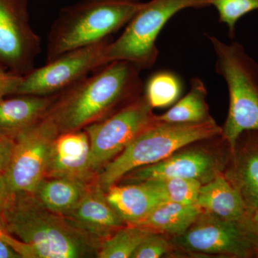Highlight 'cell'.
<instances>
[{
	"label": "cell",
	"instance_id": "obj_1",
	"mask_svg": "<svg viewBox=\"0 0 258 258\" xmlns=\"http://www.w3.org/2000/svg\"><path fill=\"white\" fill-rule=\"evenodd\" d=\"M140 73L126 61H112L56 95L44 117L60 134L105 119L143 95Z\"/></svg>",
	"mask_w": 258,
	"mask_h": 258
},
{
	"label": "cell",
	"instance_id": "obj_2",
	"mask_svg": "<svg viewBox=\"0 0 258 258\" xmlns=\"http://www.w3.org/2000/svg\"><path fill=\"white\" fill-rule=\"evenodd\" d=\"M0 215L8 232L30 246L35 258L97 257L101 241L43 208L32 195L13 194Z\"/></svg>",
	"mask_w": 258,
	"mask_h": 258
},
{
	"label": "cell",
	"instance_id": "obj_3",
	"mask_svg": "<svg viewBox=\"0 0 258 258\" xmlns=\"http://www.w3.org/2000/svg\"><path fill=\"white\" fill-rule=\"evenodd\" d=\"M141 0H79L61 9L51 26L46 62L111 37L143 5Z\"/></svg>",
	"mask_w": 258,
	"mask_h": 258
},
{
	"label": "cell",
	"instance_id": "obj_4",
	"mask_svg": "<svg viewBox=\"0 0 258 258\" xmlns=\"http://www.w3.org/2000/svg\"><path fill=\"white\" fill-rule=\"evenodd\" d=\"M221 134L222 127L214 119L198 123H166L157 119L102 168L96 185L106 191L131 171L156 164L186 146Z\"/></svg>",
	"mask_w": 258,
	"mask_h": 258
},
{
	"label": "cell",
	"instance_id": "obj_5",
	"mask_svg": "<svg viewBox=\"0 0 258 258\" xmlns=\"http://www.w3.org/2000/svg\"><path fill=\"white\" fill-rule=\"evenodd\" d=\"M208 37L216 56V72L228 89V113L221 137L232 152L241 134L258 132V64L239 42Z\"/></svg>",
	"mask_w": 258,
	"mask_h": 258
},
{
	"label": "cell",
	"instance_id": "obj_6",
	"mask_svg": "<svg viewBox=\"0 0 258 258\" xmlns=\"http://www.w3.org/2000/svg\"><path fill=\"white\" fill-rule=\"evenodd\" d=\"M210 6V0H151L144 3L120 36L110 42L106 56L110 62L123 60L141 71L157 62V40L161 30L176 13L189 8Z\"/></svg>",
	"mask_w": 258,
	"mask_h": 258
},
{
	"label": "cell",
	"instance_id": "obj_7",
	"mask_svg": "<svg viewBox=\"0 0 258 258\" xmlns=\"http://www.w3.org/2000/svg\"><path fill=\"white\" fill-rule=\"evenodd\" d=\"M188 253L247 258L257 255L258 240L252 220H226L203 211L184 232L171 240Z\"/></svg>",
	"mask_w": 258,
	"mask_h": 258
},
{
	"label": "cell",
	"instance_id": "obj_8",
	"mask_svg": "<svg viewBox=\"0 0 258 258\" xmlns=\"http://www.w3.org/2000/svg\"><path fill=\"white\" fill-rule=\"evenodd\" d=\"M109 37L101 41L68 51L45 66L23 76L15 95L51 96L58 94L91 73L109 63L106 56Z\"/></svg>",
	"mask_w": 258,
	"mask_h": 258
},
{
	"label": "cell",
	"instance_id": "obj_9",
	"mask_svg": "<svg viewBox=\"0 0 258 258\" xmlns=\"http://www.w3.org/2000/svg\"><path fill=\"white\" fill-rule=\"evenodd\" d=\"M157 115L143 95L132 104L85 128L90 140L88 169H102L128 147L139 134L157 121Z\"/></svg>",
	"mask_w": 258,
	"mask_h": 258
},
{
	"label": "cell",
	"instance_id": "obj_10",
	"mask_svg": "<svg viewBox=\"0 0 258 258\" xmlns=\"http://www.w3.org/2000/svg\"><path fill=\"white\" fill-rule=\"evenodd\" d=\"M59 134L55 125L43 117L15 139L4 176L5 184L11 195H32L46 177L51 147Z\"/></svg>",
	"mask_w": 258,
	"mask_h": 258
},
{
	"label": "cell",
	"instance_id": "obj_11",
	"mask_svg": "<svg viewBox=\"0 0 258 258\" xmlns=\"http://www.w3.org/2000/svg\"><path fill=\"white\" fill-rule=\"evenodd\" d=\"M41 40L30 25L29 0H0V64L23 76L35 69Z\"/></svg>",
	"mask_w": 258,
	"mask_h": 258
},
{
	"label": "cell",
	"instance_id": "obj_12",
	"mask_svg": "<svg viewBox=\"0 0 258 258\" xmlns=\"http://www.w3.org/2000/svg\"><path fill=\"white\" fill-rule=\"evenodd\" d=\"M180 149L164 160L131 171L120 181L123 184L142 182L164 178H184L206 184L223 174L230 161L227 153L208 147H190Z\"/></svg>",
	"mask_w": 258,
	"mask_h": 258
},
{
	"label": "cell",
	"instance_id": "obj_13",
	"mask_svg": "<svg viewBox=\"0 0 258 258\" xmlns=\"http://www.w3.org/2000/svg\"><path fill=\"white\" fill-rule=\"evenodd\" d=\"M223 174L252 215L258 209V132L241 134Z\"/></svg>",
	"mask_w": 258,
	"mask_h": 258
},
{
	"label": "cell",
	"instance_id": "obj_14",
	"mask_svg": "<svg viewBox=\"0 0 258 258\" xmlns=\"http://www.w3.org/2000/svg\"><path fill=\"white\" fill-rule=\"evenodd\" d=\"M66 217L101 242L127 225L108 203L106 191L98 185L88 188L81 202Z\"/></svg>",
	"mask_w": 258,
	"mask_h": 258
},
{
	"label": "cell",
	"instance_id": "obj_15",
	"mask_svg": "<svg viewBox=\"0 0 258 258\" xmlns=\"http://www.w3.org/2000/svg\"><path fill=\"white\" fill-rule=\"evenodd\" d=\"M89 154L90 140L86 131L59 134L51 147L46 177L87 181L92 176L88 166Z\"/></svg>",
	"mask_w": 258,
	"mask_h": 258
},
{
	"label": "cell",
	"instance_id": "obj_16",
	"mask_svg": "<svg viewBox=\"0 0 258 258\" xmlns=\"http://www.w3.org/2000/svg\"><path fill=\"white\" fill-rule=\"evenodd\" d=\"M55 96L15 95L0 98V135L15 141L42 119Z\"/></svg>",
	"mask_w": 258,
	"mask_h": 258
},
{
	"label": "cell",
	"instance_id": "obj_17",
	"mask_svg": "<svg viewBox=\"0 0 258 258\" xmlns=\"http://www.w3.org/2000/svg\"><path fill=\"white\" fill-rule=\"evenodd\" d=\"M196 204L203 211L226 220H252V215L246 208L240 194L224 174L202 185Z\"/></svg>",
	"mask_w": 258,
	"mask_h": 258
},
{
	"label": "cell",
	"instance_id": "obj_18",
	"mask_svg": "<svg viewBox=\"0 0 258 258\" xmlns=\"http://www.w3.org/2000/svg\"><path fill=\"white\" fill-rule=\"evenodd\" d=\"M106 195L108 203L126 225H139L163 203L145 182L114 184L107 189Z\"/></svg>",
	"mask_w": 258,
	"mask_h": 258
},
{
	"label": "cell",
	"instance_id": "obj_19",
	"mask_svg": "<svg viewBox=\"0 0 258 258\" xmlns=\"http://www.w3.org/2000/svg\"><path fill=\"white\" fill-rule=\"evenodd\" d=\"M88 188L84 180L46 177L42 180L32 195L43 208L66 217L77 206Z\"/></svg>",
	"mask_w": 258,
	"mask_h": 258
},
{
	"label": "cell",
	"instance_id": "obj_20",
	"mask_svg": "<svg viewBox=\"0 0 258 258\" xmlns=\"http://www.w3.org/2000/svg\"><path fill=\"white\" fill-rule=\"evenodd\" d=\"M203 212L197 204L186 205L163 202L137 225L157 233L174 237L187 230Z\"/></svg>",
	"mask_w": 258,
	"mask_h": 258
},
{
	"label": "cell",
	"instance_id": "obj_21",
	"mask_svg": "<svg viewBox=\"0 0 258 258\" xmlns=\"http://www.w3.org/2000/svg\"><path fill=\"white\" fill-rule=\"evenodd\" d=\"M208 90L203 80L193 78L187 94L176 101L164 114L157 115L159 121L175 123H198L213 120L206 101Z\"/></svg>",
	"mask_w": 258,
	"mask_h": 258
},
{
	"label": "cell",
	"instance_id": "obj_22",
	"mask_svg": "<svg viewBox=\"0 0 258 258\" xmlns=\"http://www.w3.org/2000/svg\"><path fill=\"white\" fill-rule=\"evenodd\" d=\"M153 232L142 226L125 225L102 241L97 257L132 258L141 243Z\"/></svg>",
	"mask_w": 258,
	"mask_h": 258
},
{
	"label": "cell",
	"instance_id": "obj_23",
	"mask_svg": "<svg viewBox=\"0 0 258 258\" xmlns=\"http://www.w3.org/2000/svg\"><path fill=\"white\" fill-rule=\"evenodd\" d=\"M182 90L179 77L169 71L153 75L144 84V96L154 108H162L174 104Z\"/></svg>",
	"mask_w": 258,
	"mask_h": 258
},
{
	"label": "cell",
	"instance_id": "obj_24",
	"mask_svg": "<svg viewBox=\"0 0 258 258\" xmlns=\"http://www.w3.org/2000/svg\"><path fill=\"white\" fill-rule=\"evenodd\" d=\"M157 194L162 202L195 205L202 184L198 180L164 178L142 181Z\"/></svg>",
	"mask_w": 258,
	"mask_h": 258
},
{
	"label": "cell",
	"instance_id": "obj_25",
	"mask_svg": "<svg viewBox=\"0 0 258 258\" xmlns=\"http://www.w3.org/2000/svg\"><path fill=\"white\" fill-rule=\"evenodd\" d=\"M217 10L220 23L225 24L230 38L235 35L236 25L244 15L258 10V0H210Z\"/></svg>",
	"mask_w": 258,
	"mask_h": 258
},
{
	"label": "cell",
	"instance_id": "obj_26",
	"mask_svg": "<svg viewBox=\"0 0 258 258\" xmlns=\"http://www.w3.org/2000/svg\"><path fill=\"white\" fill-rule=\"evenodd\" d=\"M166 235L153 232L141 243L132 258H159L170 254L175 247Z\"/></svg>",
	"mask_w": 258,
	"mask_h": 258
},
{
	"label": "cell",
	"instance_id": "obj_27",
	"mask_svg": "<svg viewBox=\"0 0 258 258\" xmlns=\"http://www.w3.org/2000/svg\"><path fill=\"white\" fill-rule=\"evenodd\" d=\"M23 76L13 74L0 64V98L16 94Z\"/></svg>",
	"mask_w": 258,
	"mask_h": 258
},
{
	"label": "cell",
	"instance_id": "obj_28",
	"mask_svg": "<svg viewBox=\"0 0 258 258\" xmlns=\"http://www.w3.org/2000/svg\"><path fill=\"white\" fill-rule=\"evenodd\" d=\"M0 238L6 241L12 247L21 254L23 258H35L33 251L28 244L24 243L10 235L5 228L4 222L0 215Z\"/></svg>",
	"mask_w": 258,
	"mask_h": 258
},
{
	"label": "cell",
	"instance_id": "obj_29",
	"mask_svg": "<svg viewBox=\"0 0 258 258\" xmlns=\"http://www.w3.org/2000/svg\"><path fill=\"white\" fill-rule=\"evenodd\" d=\"M14 146L15 141L0 135V178L3 179L9 165Z\"/></svg>",
	"mask_w": 258,
	"mask_h": 258
},
{
	"label": "cell",
	"instance_id": "obj_30",
	"mask_svg": "<svg viewBox=\"0 0 258 258\" xmlns=\"http://www.w3.org/2000/svg\"><path fill=\"white\" fill-rule=\"evenodd\" d=\"M21 254L15 250L6 241L0 238V258H22Z\"/></svg>",
	"mask_w": 258,
	"mask_h": 258
},
{
	"label": "cell",
	"instance_id": "obj_31",
	"mask_svg": "<svg viewBox=\"0 0 258 258\" xmlns=\"http://www.w3.org/2000/svg\"><path fill=\"white\" fill-rule=\"evenodd\" d=\"M11 196V194L5 184L4 179L0 178V212L7 206Z\"/></svg>",
	"mask_w": 258,
	"mask_h": 258
},
{
	"label": "cell",
	"instance_id": "obj_32",
	"mask_svg": "<svg viewBox=\"0 0 258 258\" xmlns=\"http://www.w3.org/2000/svg\"><path fill=\"white\" fill-rule=\"evenodd\" d=\"M252 225H253L254 232L257 235L258 240V209L254 212L252 216Z\"/></svg>",
	"mask_w": 258,
	"mask_h": 258
},
{
	"label": "cell",
	"instance_id": "obj_33",
	"mask_svg": "<svg viewBox=\"0 0 258 258\" xmlns=\"http://www.w3.org/2000/svg\"><path fill=\"white\" fill-rule=\"evenodd\" d=\"M257 257H258V250H257Z\"/></svg>",
	"mask_w": 258,
	"mask_h": 258
}]
</instances>
